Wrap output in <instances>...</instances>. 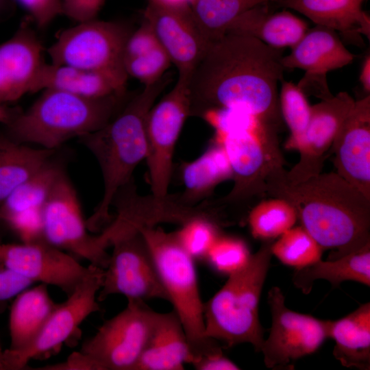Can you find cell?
Masks as SVG:
<instances>
[{
  "label": "cell",
  "instance_id": "6da1fadb",
  "mask_svg": "<svg viewBox=\"0 0 370 370\" xmlns=\"http://www.w3.org/2000/svg\"><path fill=\"white\" fill-rule=\"evenodd\" d=\"M282 50L251 36L225 34L211 44L189 81L190 116L211 108L241 110L275 127Z\"/></svg>",
  "mask_w": 370,
  "mask_h": 370
},
{
  "label": "cell",
  "instance_id": "7a4b0ae2",
  "mask_svg": "<svg viewBox=\"0 0 370 370\" xmlns=\"http://www.w3.org/2000/svg\"><path fill=\"white\" fill-rule=\"evenodd\" d=\"M266 189L288 201L301 226L332 250L328 260L370 243V199L336 173L291 175L280 166L269 174Z\"/></svg>",
  "mask_w": 370,
  "mask_h": 370
},
{
  "label": "cell",
  "instance_id": "3957f363",
  "mask_svg": "<svg viewBox=\"0 0 370 370\" xmlns=\"http://www.w3.org/2000/svg\"><path fill=\"white\" fill-rule=\"evenodd\" d=\"M171 81L170 73H166L156 83L144 86L106 125L78 138L97 159L103 180V197L86 221L89 230L99 229L110 219L116 194L132 180L134 169L145 159L147 116Z\"/></svg>",
  "mask_w": 370,
  "mask_h": 370
},
{
  "label": "cell",
  "instance_id": "277c9868",
  "mask_svg": "<svg viewBox=\"0 0 370 370\" xmlns=\"http://www.w3.org/2000/svg\"><path fill=\"white\" fill-rule=\"evenodd\" d=\"M24 112H15L5 135L24 144L57 150L106 125L125 104V93L92 99L48 88Z\"/></svg>",
  "mask_w": 370,
  "mask_h": 370
},
{
  "label": "cell",
  "instance_id": "5b68a950",
  "mask_svg": "<svg viewBox=\"0 0 370 370\" xmlns=\"http://www.w3.org/2000/svg\"><path fill=\"white\" fill-rule=\"evenodd\" d=\"M271 242L251 254L247 263L230 274L224 285L203 303L205 334L232 347L252 345L260 352L264 342L259 302L272 257Z\"/></svg>",
  "mask_w": 370,
  "mask_h": 370
},
{
  "label": "cell",
  "instance_id": "8992f818",
  "mask_svg": "<svg viewBox=\"0 0 370 370\" xmlns=\"http://www.w3.org/2000/svg\"><path fill=\"white\" fill-rule=\"evenodd\" d=\"M153 256L162 283L186 333L191 364L198 358L221 347L207 337L195 259L180 243L174 232L161 227L139 230Z\"/></svg>",
  "mask_w": 370,
  "mask_h": 370
},
{
  "label": "cell",
  "instance_id": "52a82bcc",
  "mask_svg": "<svg viewBox=\"0 0 370 370\" xmlns=\"http://www.w3.org/2000/svg\"><path fill=\"white\" fill-rule=\"evenodd\" d=\"M156 314L145 301L127 299L126 307L105 321L79 352L93 364L95 370H134Z\"/></svg>",
  "mask_w": 370,
  "mask_h": 370
},
{
  "label": "cell",
  "instance_id": "ba28073f",
  "mask_svg": "<svg viewBox=\"0 0 370 370\" xmlns=\"http://www.w3.org/2000/svg\"><path fill=\"white\" fill-rule=\"evenodd\" d=\"M132 32L129 25L120 21L96 18L79 23L61 31L47 53L53 64L125 72L123 51Z\"/></svg>",
  "mask_w": 370,
  "mask_h": 370
},
{
  "label": "cell",
  "instance_id": "9c48e42d",
  "mask_svg": "<svg viewBox=\"0 0 370 370\" xmlns=\"http://www.w3.org/2000/svg\"><path fill=\"white\" fill-rule=\"evenodd\" d=\"M189 79L178 77L173 88L149 110L146 120L149 169L152 196L166 199L177 140L190 116Z\"/></svg>",
  "mask_w": 370,
  "mask_h": 370
},
{
  "label": "cell",
  "instance_id": "30bf717a",
  "mask_svg": "<svg viewBox=\"0 0 370 370\" xmlns=\"http://www.w3.org/2000/svg\"><path fill=\"white\" fill-rule=\"evenodd\" d=\"M111 246L113 249L104 269L98 301L115 294L123 295L127 299L169 301L151 253L139 230L122 234Z\"/></svg>",
  "mask_w": 370,
  "mask_h": 370
},
{
  "label": "cell",
  "instance_id": "8fae6325",
  "mask_svg": "<svg viewBox=\"0 0 370 370\" xmlns=\"http://www.w3.org/2000/svg\"><path fill=\"white\" fill-rule=\"evenodd\" d=\"M104 269L96 267L67 299L58 304L34 340L24 349L3 351L0 369H25L29 360L58 349L74 334L91 314L100 310L97 295L103 282Z\"/></svg>",
  "mask_w": 370,
  "mask_h": 370
},
{
  "label": "cell",
  "instance_id": "7c38bea8",
  "mask_svg": "<svg viewBox=\"0 0 370 370\" xmlns=\"http://www.w3.org/2000/svg\"><path fill=\"white\" fill-rule=\"evenodd\" d=\"M43 235L51 245L105 269L110 254L99 235L88 233L76 190L64 173L42 208Z\"/></svg>",
  "mask_w": 370,
  "mask_h": 370
},
{
  "label": "cell",
  "instance_id": "4fadbf2b",
  "mask_svg": "<svg viewBox=\"0 0 370 370\" xmlns=\"http://www.w3.org/2000/svg\"><path fill=\"white\" fill-rule=\"evenodd\" d=\"M271 327L260 352L267 368L284 367L291 361L315 352L328 338L329 320L318 319L288 308L282 290L268 293Z\"/></svg>",
  "mask_w": 370,
  "mask_h": 370
},
{
  "label": "cell",
  "instance_id": "5bb4252c",
  "mask_svg": "<svg viewBox=\"0 0 370 370\" xmlns=\"http://www.w3.org/2000/svg\"><path fill=\"white\" fill-rule=\"evenodd\" d=\"M0 262L33 283L39 282L59 288L67 297L96 267L83 266L72 255L45 239L0 245Z\"/></svg>",
  "mask_w": 370,
  "mask_h": 370
},
{
  "label": "cell",
  "instance_id": "9a60e30c",
  "mask_svg": "<svg viewBox=\"0 0 370 370\" xmlns=\"http://www.w3.org/2000/svg\"><path fill=\"white\" fill-rule=\"evenodd\" d=\"M355 58L344 45L336 32L316 25L308 29L291 52L282 58L285 69H299L305 71L297 86L308 95L321 100L333 96L327 82L328 72L352 63Z\"/></svg>",
  "mask_w": 370,
  "mask_h": 370
},
{
  "label": "cell",
  "instance_id": "2e32d148",
  "mask_svg": "<svg viewBox=\"0 0 370 370\" xmlns=\"http://www.w3.org/2000/svg\"><path fill=\"white\" fill-rule=\"evenodd\" d=\"M273 132L274 128L269 127L258 131L214 132L213 141L225 149L234 181L226 201L242 199L253 194L262 181L266 186L269 174L280 166L275 151H272Z\"/></svg>",
  "mask_w": 370,
  "mask_h": 370
},
{
  "label": "cell",
  "instance_id": "e0dca14e",
  "mask_svg": "<svg viewBox=\"0 0 370 370\" xmlns=\"http://www.w3.org/2000/svg\"><path fill=\"white\" fill-rule=\"evenodd\" d=\"M143 19L151 27L178 77L190 79L210 45L205 39L189 6H169L148 1Z\"/></svg>",
  "mask_w": 370,
  "mask_h": 370
},
{
  "label": "cell",
  "instance_id": "ac0fdd59",
  "mask_svg": "<svg viewBox=\"0 0 370 370\" xmlns=\"http://www.w3.org/2000/svg\"><path fill=\"white\" fill-rule=\"evenodd\" d=\"M336 173L370 199V96L355 101L332 145Z\"/></svg>",
  "mask_w": 370,
  "mask_h": 370
},
{
  "label": "cell",
  "instance_id": "d6986e66",
  "mask_svg": "<svg viewBox=\"0 0 370 370\" xmlns=\"http://www.w3.org/2000/svg\"><path fill=\"white\" fill-rule=\"evenodd\" d=\"M354 103L347 92H341L311 106V116L305 132L298 140L286 145L287 148L301 153V160L291 173L309 175L320 172L319 160L332 147Z\"/></svg>",
  "mask_w": 370,
  "mask_h": 370
},
{
  "label": "cell",
  "instance_id": "ffe728a7",
  "mask_svg": "<svg viewBox=\"0 0 370 370\" xmlns=\"http://www.w3.org/2000/svg\"><path fill=\"white\" fill-rule=\"evenodd\" d=\"M44 47L34 31L24 25L0 45V104L30 93L44 63Z\"/></svg>",
  "mask_w": 370,
  "mask_h": 370
},
{
  "label": "cell",
  "instance_id": "44dd1931",
  "mask_svg": "<svg viewBox=\"0 0 370 370\" xmlns=\"http://www.w3.org/2000/svg\"><path fill=\"white\" fill-rule=\"evenodd\" d=\"M127 77L125 72L86 70L44 62L30 93L52 88L88 98H103L125 94Z\"/></svg>",
  "mask_w": 370,
  "mask_h": 370
},
{
  "label": "cell",
  "instance_id": "7402d4cb",
  "mask_svg": "<svg viewBox=\"0 0 370 370\" xmlns=\"http://www.w3.org/2000/svg\"><path fill=\"white\" fill-rule=\"evenodd\" d=\"M269 4L256 5L241 14L226 34L251 36L278 49L293 47L308 30V23L288 10L272 12Z\"/></svg>",
  "mask_w": 370,
  "mask_h": 370
},
{
  "label": "cell",
  "instance_id": "603a6c76",
  "mask_svg": "<svg viewBox=\"0 0 370 370\" xmlns=\"http://www.w3.org/2000/svg\"><path fill=\"white\" fill-rule=\"evenodd\" d=\"M365 0H278L277 3L297 11L316 25L339 32L355 44L365 36L369 39L370 18L362 10Z\"/></svg>",
  "mask_w": 370,
  "mask_h": 370
},
{
  "label": "cell",
  "instance_id": "cb8c5ba5",
  "mask_svg": "<svg viewBox=\"0 0 370 370\" xmlns=\"http://www.w3.org/2000/svg\"><path fill=\"white\" fill-rule=\"evenodd\" d=\"M191 361L183 326L174 310L157 312L153 326L134 370H182Z\"/></svg>",
  "mask_w": 370,
  "mask_h": 370
},
{
  "label": "cell",
  "instance_id": "d4e9b609",
  "mask_svg": "<svg viewBox=\"0 0 370 370\" xmlns=\"http://www.w3.org/2000/svg\"><path fill=\"white\" fill-rule=\"evenodd\" d=\"M328 338L334 341L333 355L342 365L361 370L370 369V303L366 302L347 316L329 320Z\"/></svg>",
  "mask_w": 370,
  "mask_h": 370
},
{
  "label": "cell",
  "instance_id": "484cf974",
  "mask_svg": "<svg viewBox=\"0 0 370 370\" xmlns=\"http://www.w3.org/2000/svg\"><path fill=\"white\" fill-rule=\"evenodd\" d=\"M47 290L40 284L26 288L18 295L11 306L9 317L10 346L9 351L17 352L26 347L57 306Z\"/></svg>",
  "mask_w": 370,
  "mask_h": 370
},
{
  "label": "cell",
  "instance_id": "4316f807",
  "mask_svg": "<svg viewBox=\"0 0 370 370\" xmlns=\"http://www.w3.org/2000/svg\"><path fill=\"white\" fill-rule=\"evenodd\" d=\"M317 280H325L333 287L345 281H354L370 286V243L358 251L334 260L321 259L308 266L296 269L293 276L294 285L308 294Z\"/></svg>",
  "mask_w": 370,
  "mask_h": 370
},
{
  "label": "cell",
  "instance_id": "83f0119b",
  "mask_svg": "<svg viewBox=\"0 0 370 370\" xmlns=\"http://www.w3.org/2000/svg\"><path fill=\"white\" fill-rule=\"evenodd\" d=\"M181 174L184 190L177 197L183 204L193 206L219 183L232 178V170L225 149L213 141L199 157L183 164Z\"/></svg>",
  "mask_w": 370,
  "mask_h": 370
},
{
  "label": "cell",
  "instance_id": "f1b7e54d",
  "mask_svg": "<svg viewBox=\"0 0 370 370\" xmlns=\"http://www.w3.org/2000/svg\"><path fill=\"white\" fill-rule=\"evenodd\" d=\"M56 150L34 148L0 135V204L21 183L51 160Z\"/></svg>",
  "mask_w": 370,
  "mask_h": 370
},
{
  "label": "cell",
  "instance_id": "f546056e",
  "mask_svg": "<svg viewBox=\"0 0 370 370\" xmlns=\"http://www.w3.org/2000/svg\"><path fill=\"white\" fill-rule=\"evenodd\" d=\"M278 0H193L189 7L198 27L211 45L221 38L238 16L256 5Z\"/></svg>",
  "mask_w": 370,
  "mask_h": 370
},
{
  "label": "cell",
  "instance_id": "4dcf8cb0",
  "mask_svg": "<svg viewBox=\"0 0 370 370\" xmlns=\"http://www.w3.org/2000/svg\"><path fill=\"white\" fill-rule=\"evenodd\" d=\"M64 173L60 164L49 160L1 202L0 219L24 210L42 208Z\"/></svg>",
  "mask_w": 370,
  "mask_h": 370
},
{
  "label": "cell",
  "instance_id": "1f68e13d",
  "mask_svg": "<svg viewBox=\"0 0 370 370\" xmlns=\"http://www.w3.org/2000/svg\"><path fill=\"white\" fill-rule=\"evenodd\" d=\"M297 219L294 207L286 200L275 197L255 206L249 212L248 223L254 238L271 241L293 227Z\"/></svg>",
  "mask_w": 370,
  "mask_h": 370
},
{
  "label": "cell",
  "instance_id": "d6a6232c",
  "mask_svg": "<svg viewBox=\"0 0 370 370\" xmlns=\"http://www.w3.org/2000/svg\"><path fill=\"white\" fill-rule=\"evenodd\" d=\"M272 255L283 264L299 269L321 259L323 249L301 225L292 227L271 244Z\"/></svg>",
  "mask_w": 370,
  "mask_h": 370
},
{
  "label": "cell",
  "instance_id": "836d02e7",
  "mask_svg": "<svg viewBox=\"0 0 370 370\" xmlns=\"http://www.w3.org/2000/svg\"><path fill=\"white\" fill-rule=\"evenodd\" d=\"M279 93V107L281 116L287 125L291 134L286 144L302 136L311 116V106L307 96L291 82L283 79Z\"/></svg>",
  "mask_w": 370,
  "mask_h": 370
},
{
  "label": "cell",
  "instance_id": "e575fe53",
  "mask_svg": "<svg viewBox=\"0 0 370 370\" xmlns=\"http://www.w3.org/2000/svg\"><path fill=\"white\" fill-rule=\"evenodd\" d=\"M175 233L181 245L195 260L205 259L221 235L217 223L209 213L190 218Z\"/></svg>",
  "mask_w": 370,
  "mask_h": 370
},
{
  "label": "cell",
  "instance_id": "d590c367",
  "mask_svg": "<svg viewBox=\"0 0 370 370\" xmlns=\"http://www.w3.org/2000/svg\"><path fill=\"white\" fill-rule=\"evenodd\" d=\"M251 255L243 241L220 235L208 251L205 259L212 269L229 275L243 267Z\"/></svg>",
  "mask_w": 370,
  "mask_h": 370
},
{
  "label": "cell",
  "instance_id": "8d00e7d4",
  "mask_svg": "<svg viewBox=\"0 0 370 370\" xmlns=\"http://www.w3.org/2000/svg\"><path fill=\"white\" fill-rule=\"evenodd\" d=\"M199 116L218 133L274 128L256 116L234 108H211L204 110Z\"/></svg>",
  "mask_w": 370,
  "mask_h": 370
},
{
  "label": "cell",
  "instance_id": "74e56055",
  "mask_svg": "<svg viewBox=\"0 0 370 370\" xmlns=\"http://www.w3.org/2000/svg\"><path fill=\"white\" fill-rule=\"evenodd\" d=\"M171 64L170 58L161 46L123 62L127 76L136 79L144 86L158 82Z\"/></svg>",
  "mask_w": 370,
  "mask_h": 370
},
{
  "label": "cell",
  "instance_id": "f35d334b",
  "mask_svg": "<svg viewBox=\"0 0 370 370\" xmlns=\"http://www.w3.org/2000/svg\"><path fill=\"white\" fill-rule=\"evenodd\" d=\"M3 220L17 233L23 243L45 239L42 208L19 212Z\"/></svg>",
  "mask_w": 370,
  "mask_h": 370
},
{
  "label": "cell",
  "instance_id": "ab89813d",
  "mask_svg": "<svg viewBox=\"0 0 370 370\" xmlns=\"http://www.w3.org/2000/svg\"><path fill=\"white\" fill-rule=\"evenodd\" d=\"M160 45L149 23L143 19L140 25L130 33L123 51V62L148 53Z\"/></svg>",
  "mask_w": 370,
  "mask_h": 370
},
{
  "label": "cell",
  "instance_id": "60d3db41",
  "mask_svg": "<svg viewBox=\"0 0 370 370\" xmlns=\"http://www.w3.org/2000/svg\"><path fill=\"white\" fill-rule=\"evenodd\" d=\"M30 14L39 28L49 25L62 14V0H16Z\"/></svg>",
  "mask_w": 370,
  "mask_h": 370
},
{
  "label": "cell",
  "instance_id": "b9f144b4",
  "mask_svg": "<svg viewBox=\"0 0 370 370\" xmlns=\"http://www.w3.org/2000/svg\"><path fill=\"white\" fill-rule=\"evenodd\" d=\"M106 0H62V14L77 23L96 19Z\"/></svg>",
  "mask_w": 370,
  "mask_h": 370
},
{
  "label": "cell",
  "instance_id": "7bdbcfd3",
  "mask_svg": "<svg viewBox=\"0 0 370 370\" xmlns=\"http://www.w3.org/2000/svg\"><path fill=\"white\" fill-rule=\"evenodd\" d=\"M33 282L0 262V301L10 299L29 288Z\"/></svg>",
  "mask_w": 370,
  "mask_h": 370
},
{
  "label": "cell",
  "instance_id": "ee69618b",
  "mask_svg": "<svg viewBox=\"0 0 370 370\" xmlns=\"http://www.w3.org/2000/svg\"><path fill=\"white\" fill-rule=\"evenodd\" d=\"M191 365L197 370H237L241 368L223 354L222 348L205 354Z\"/></svg>",
  "mask_w": 370,
  "mask_h": 370
},
{
  "label": "cell",
  "instance_id": "f6af8a7d",
  "mask_svg": "<svg viewBox=\"0 0 370 370\" xmlns=\"http://www.w3.org/2000/svg\"><path fill=\"white\" fill-rule=\"evenodd\" d=\"M359 81L367 94L370 92V56L367 55L362 62Z\"/></svg>",
  "mask_w": 370,
  "mask_h": 370
},
{
  "label": "cell",
  "instance_id": "bcb514c9",
  "mask_svg": "<svg viewBox=\"0 0 370 370\" xmlns=\"http://www.w3.org/2000/svg\"><path fill=\"white\" fill-rule=\"evenodd\" d=\"M154 3L169 6H189L193 0H148Z\"/></svg>",
  "mask_w": 370,
  "mask_h": 370
},
{
  "label": "cell",
  "instance_id": "7dc6e473",
  "mask_svg": "<svg viewBox=\"0 0 370 370\" xmlns=\"http://www.w3.org/2000/svg\"><path fill=\"white\" fill-rule=\"evenodd\" d=\"M14 112L0 104V123H8Z\"/></svg>",
  "mask_w": 370,
  "mask_h": 370
},
{
  "label": "cell",
  "instance_id": "c3c4849f",
  "mask_svg": "<svg viewBox=\"0 0 370 370\" xmlns=\"http://www.w3.org/2000/svg\"><path fill=\"white\" fill-rule=\"evenodd\" d=\"M3 350L1 348V343H0V358L3 354Z\"/></svg>",
  "mask_w": 370,
  "mask_h": 370
},
{
  "label": "cell",
  "instance_id": "681fc988",
  "mask_svg": "<svg viewBox=\"0 0 370 370\" xmlns=\"http://www.w3.org/2000/svg\"><path fill=\"white\" fill-rule=\"evenodd\" d=\"M0 206H1V204H0Z\"/></svg>",
  "mask_w": 370,
  "mask_h": 370
},
{
  "label": "cell",
  "instance_id": "f907efd6",
  "mask_svg": "<svg viewBox=\"0 0 370 370\" xmlns=\"http://www.w3.org/2000/svg\"></svg>",
  "mask_w": 370,
  "mask_h": 370
}]
</instances>
